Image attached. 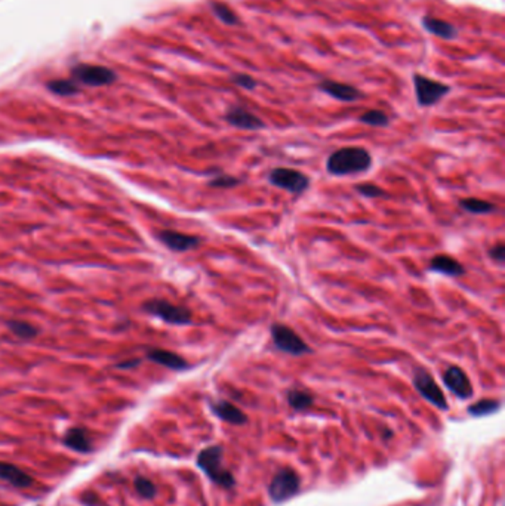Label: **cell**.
<instances>
[{"label":"cell","instance_id":"28","mask_svg":"<svg viewBox=\"0 0 505 506\" xmlns=\"http://www.w3.org/2000/svg\"><path fill=\"white\" fill-rule=\"evenodd\" d=\"M208 184L214 188H233V187L240 185L242 179L231 176V175H220L214 179H210Z\"/></svg>","mask_w":505,"mask_h":506},{"label":"cell","instance_id":"25","mask_svg":"<svg viewBox=\"0 0 505 506\" xmlns=\"http://www.w3.org/2000/svg\"><path fill=\"white\" fill-rule=\"evenodd\" d=\"M48 89L61 96H70L78 92V86L74 81H52L48 83Z\"/></svg>","mask_w":505,"mask_h":506},{"label":"cell","instance_id":"11","mask_svg":"<svg viewBox=\"0 0 505 506\" xmlns=\"http://www.w3.org/2000/svg\"><path fill=\"white\" fill-rule=\"evenodd\" d=\"M226 121L229 125H231L233 128H238L242 130H261L265 129V123L255 116L254 112H251L249 110H246L243 107L239 106H231L226 116H224Z\"/></svg>","mask_w":505,"mask_h":506},{"label":"cell","instance_id":"6","mask_svg":"<svg viewBox=\"0 0 505 506\" xmlns=\"http://www.w3.org/2000/svg\"><path fill=\"white\" fill-rule=\"evenodd\" d=\"M301 478L294 469H280L268 486V494L274 502H285L299 491Z\"/></svg>","mask_w":505,"mask_h":506},{"label":"cell","instance_id":"31","mask_svg":"<svg viewBox=\"0 0 505 506\" xmlns=\"http://www.w3.org/2000/svg\"><path fill=\"white\" fill-rule=\"evenodd\" d=\"M489 256L492 258L493 261L498 262V264H502L504 260H505V246L502 243H498L493 247H490L489 251Z\"/></svg>","mask_w":505,"mask_h":506},{"label":"cell","instance_id":"19","mask_svg":"<svg viewBox=\"0 0 505 506\" xmlns=\"http://www.w3.org/2000/svg\"><path fill=\"white\" fill-rule=\"evenodd\" d=\"M64 444L69 448L76 450V452H81V453H89V452H92V448H94L91 438H89L88 432L82 428H73L67 432L64 437Z\"/></svg>","mask_w":505,"mask_h":506},{"label":"cell","instance_id":"26","mask_svg":"<svg viewBox=\"0 0 505 506\" xmlns=\"http://www.w3.org/2000/svg\"><path fill=\"white\" fill-rule=\"evenodd\" d=\"M8 328L13 330L17 336L22 337V339H30V337H35L38 335V329L33 328L31 324H28L26 321H18V320L9 321Z\"/></svg>","mask_w":505,"mask_h":506},{"label":"cell","instance_id":"14","mask_svg":"<svg viewBox=\"0 0 505 506\" xmlns=\"http://www.w3.org/2000/svg\"><path fill=\"white\" fill-rule=\"evenodd\" d=\"M430 269L447 277H461L465 274L464 265L449 255H436L431 258Z\"/></svg>","mask_w":505,"mask_h":506},{"label":"cell","instance_id":"15","mask_svg":"<svg viewBox=\"0 0 505 506\" xmlns=\"http://www.w3.org/2000/svg\"><path fill=\"white\" fill-rule=\"evenodd\" d=\"M210 410L214 412L217 418L226 421L229 423H233V425H243V423H246V421H248L246 414L239 407H235L233 403L226 401V400L210 403Z\"/></svg>","mask_w":505,"mask_h":506},{"label":"cell","instance_id":"12","mask_svg":"<svg viewBox=\"0 0 505 506\" xmlns=\"http://www.w3.org/2000/svg\"><path fill=\"white\" fill-rule=\"evenodd\" d=\"M317 87L322 92H324L335 99L342 101V103H354V101L361 99L363 96L362 91H358L356 86L335 82V81H322Z\"/></svg>","mask_w":505,"mask_h":506},{"label":"cell","instance_id":"3","mask_svg":"<svg viewBox=\"0 0 505 506\" xmlns=\"http://www.w3.org/2000/svg\"><path fill=\"white\" fill-rule=\"evenodd\" d=\"M270 333L273 344L279 351L294 357H301L313 353L311 346L294 329L288 328V326L282 323H274L270 328Z\"/></svg>","mask_w":505,"mask_h":506},{"label":"cell","instance_id":"5","mask_svg":"<svg viewBox=\"0 0 505 506\" xmlns=\"http://www.w3.org/2000/svg\"><path fill=\"white\" fill-rule=\"evenodd\" d=\"M413 86L420 107H431L451 92V86L422 74H413Z\"/></svg>","mask_w":505,"mask_h":506},{"label":"cell","instance_id":"23","mask_svg":"<svg viewBox=\"0 0 505 506\" xmlns=\"http://www.w3.org/2000/svg\"><path fill=\"white\" fill-rule=\"evenodd\" d=\"M499 407H501V401L485 398V400H480L474 404H471V406L468 407V413L471 416H476V418H481V416H488V414L498 412Z\"/></svg>","mask_w":505,"mask_h":506},{"label":"cell","instance_id":"7","mask_svg":"<svg viewBox=\"0 0 505 506\" xmlns=\"http://www.w3.org/2000/svg\"><path fill=\"white\" fill-rule=\"evenodd\" d=\"M412 382H413L415 389L420 392V396L424 397L429 403L434 404L437 409H440V410L449 409V404L446 401L443 391L440 389L439 385H437L434 378L429 373V370L421 369V367L415 370Z\"/></svg>","mask_w":505,"mask_h":506},{"label":"cell","instance_id":"32","mask_svg":"<svg viewBox=\"0 0 505 506\" xmlns=\"http://www.w3.org/2000/svg\"><path fill=\"white\" fill-rule=\"evenodd\" d=\"M83 502L89 506H97V502H98V498L95 496V494L92 493H86L83 494Z\"/></svg>","mask_w":505,"mask_h":506},{"label":"cell","instance_id":"33","mask_svg":"<svg viewBox=\"0 0 505 506\" xmlns=\"http://www.w3.org/2000/svg\"><path fill=\"white\" fill-rule=\"evenodd\" d=\"M140 362H128V363H122V364H119V367H133V366H137Z\"/></svg>","mask_w":505,"mask_h":506},{"label":"cell","instance_id":"2","mask_svg":"<svg viewBox=\"0 0 505 506\" xmlns=\"http://www.w3.org/2000/svg\"><path fill=\"white\" fill-rule=\"evenodd\" d=\"M224 448L221 446H210L201 450L197 456V465L205 474L224 489H233L235 480L229 469L222 465Z\"/></svg>","mask_w":505,"mask_h":506},{"label":"cell","instance_id":"1","mask_svg":"<svg viewBox=\"0 0 505 506\" xmlns=\"http://www.w3.org/2000/svg\"><path fill=\"white\" fill-rule=\"evenodd\" d=\"M372 166V155L363 147H344L333 151L326 162V171L335 176L363 174Z\"/></svg>","mask_w":505,"mask_h":506},{"label":"cell","instance_id":"9","mask_svg":"<svg viewBox=\"0 0 505 506\" xmlns=\"http://www.w3.org/2000/svg\"><path fill=\"white\" fill-rule=\"evenodd\" d=\"M73 81L77 83L81 82L88 86H106L116 82L117 74L107 69L104 65H94V64H78L72 69Z\"/></svg>","mask_w":505,"mask_h":506},{"label":"cell","instance_id":"29","mask_svg":"<svg viewBox=\"0 0 505 506\" xmlns=\"http://www.w3.org/2000/svg\"><path fill=\"white\" fill-rule=\"evenodd\" d=\"M135 489L142 498H147V499L154 498V494L157 491V489H156V486L153 484V482L149 478H144V477H138L135 480Z\"/></svg>","mask_w":505,"mask_h":506},{"label":"cell","instance_id":"8","mask_svg":"<svg viewBox=\"0 0 505 506\" xmlns=\"http://www.w3.org/2000/svg\"><path fill=\"white\" fill-rule=\"evenodd\" d=\"M144 310L169 324L184 326L192 323V312L185 307H178L165 299H151L144 305Z\"/></svg>","mask_w":505,"mask_h":506},{"label":"cell","instance_id":"18","mask_svg":"<svg viewBox=\"0 0 505 506\" xmlns=\"http://www.w3.org/2000/svg\"><path fill=\"white\" fill-rule=\"evenodd\" d=\"M0 480L8 481L15 487H28L33 484V478L15 465L0 462Z\"/></svg>","mask_w":505,"mask_h":506},{"label":"cell","instance_id":"30","mask_svg":"<svg viewBox=\"0 0 505 506\" xmlns=\"http://www.w3.org/2000/svg\"><path fill=\"white\" fill-rule=\"evenodd\" d=\"M231 82L234 85H238L239 87L242 89H246V91H254V89L256 87V81L249 76V74H245V73H239V74H233L231 76Z\"/></svg>","mask_w":505,"mask_h":506},{"label":"cell","instance_id":"21","mask_svg":"<svg viewBox=\"0 0 505 506\" xmlns=\"http://www.w3.org/2000/svg\"><path fill=\"white\" fill-rule=\"evenodd\" d=\"M459 206L465 212L473 213V215H489L493 210H495V205L490 203V201L476 199V197H468L463 199L459 201Z\"/></svg>","mask_w":505,"mask_h":506},{"label":"cell","instance_id":"27","mask_svg":"<svg viewBox=\"0 0 505 506\" xmlns=\"http://www.w3.org/2000/svg\"><path fill=\"white\" fill-rule=\"evenodd\" d=\"M354 189L357 191L358 194H362V196L369 197V199H384V197H387V191L383 189L381 187H378V185H375V184H369V183L357 184V185H354Z\"/></svg>","mask_w":505,"mask_h":506},{"label":"cell","instance_id":"17","mask_svg":"<svg viewBox=\"0 0 505 506\" xmlns=\"http://www.w3.org/2000/svg\"><path fill=\"white\" fill-rule=\"evenodd\" d=\"M147 355H149V358L151 360V362H154L157 364H162L167 369L178 370V372H179V370L188 369V363L185 362V360L183 357H179L178 354H175V353H171V351L154 348V350L149 351Z\"/></svg>","mask_w":505,"mask_h":506},{"label":"cell","instance_id":"10","mask_svg":"<svg viewBox=\"0 0 505 506\" xmlns=\"http://www.w3.org/2000/svg\"><path fill=\"white\" fill-rule=\"evenodd\" d=\"M443 384L446 385V388L451 391L454 396H456L458 398L461 400H468L470 397H473V385H471V380L467 376V373L461 367L458 366H451L445 370V373L442 375Z\"/></svg>","mask_w":505,"mask_h":506},{"label":"cell","instance_id":"13","mask_svg":"<svg viewBox=\"0 0 505 506\" xmlns=\"http://www.w3.org/2000/svg\"><path fill=\"white\" fill-rule=\"evenodd\" d=\"M157 237H159V240L174 252L192 251V249H196V247L200 244V239L196 237V235H188V234H183V233L172 231V230H165V231L159 233Z\"/></svg>","mask_w":505,"mask_h":506},{"label":"cell","instance_id":"4","mask_svg":"<svg viewBox=\"0 0 505 506\" xmlns=\"http://www.w3.org/2000/svg\"><path fill=\"white\" fill-rule=\"evenodd\" d=\"M268 183L277 188L288 191L290 194L299 196L308 189L310 178L306 174L297 171V169L274 167L273 171L268 174Z\"/></svg>","mask_w":505,"mask_h":506},{"label":"cell","instance_id":"16","mask_svg":"<svg viewBox=\"0 0 505 506\" xmlns=\"http://www.w3.org/2000/svg\"><path fill=\"white\" fill-rule=\"evenodd\" d=\"M421 22L422 27L433 36H437L445 40H454L458 37V28L452 26L451 22L434 17H424Z\"/></svg>","mask_w":505,"mask_h":506},{"label":"cell","instance_id":"22","mask_svg":"<svg viewBox=\"0 0 505 506\" xmlns=\"http://www.w3.org/2000/svg\"><path fill=\"white\" fill-rule=\"evenodd\" d=\"M288 403H289V406L292 409L297 410V412H301V410H307L308 407L313 406L314 397L307 391L290 389L288 392Z\"/></svg>","mask_w":505,"mask_h":506},{"label":"cell","instance_id":"20","mask_svg":"<svg viewBox=\"0 0 505 506\" xmlns=\"http://www.w3.org/2000/svg\"><path fill=\"white\" fill-rule=\"evenodd\" d=\"M209 8L212 12H214V15L221 22H224V24H227V26L240 24V18L238 17V14H235L234 10L224 2H220V0H209Z\"/></svg>","mask_w":505,"mask_h":506},{"label":"cell","instance_id":"24","mask_svg":"<svg viewBox=\"0 0 505 506\" xmlns=\"http://www.w3.org/2000/svg\"><path fill=\"white\" fill-rule=\"evenodd\" d=\"M358 121L365 123L367 126H374V128H386L388 126L390 123V117L386 115L384 111L381 110H369L363 115L358 117Z\"/></svg>","mask_w":505,"mask_h":506}]
</instances>
